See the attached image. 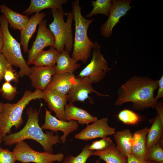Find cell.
<instances>
[{
	"instance_id": "f1b7e54d",
	"label": "cell",
	"mask_w": 163,
	"mask_h": 163,
	"mask_svg": "<svg viewBox=\"0 0 163 163\" xmlns=\"http://www.w3.org/2000/svg\"><path fill=\"white\" fill-rule=\"evenodd\" d=\"M147 160L163 163V137L148 149Z\"/></svg>"
},
{
	"instance_id": "83f0119b",
	"label": "cell",
	"mask_w": 163,
	"mask_h": 163,
	"mask_svg": "<svg viewBox=\"0 0 163 163\" xmlns=\"http://www.w3.org/2000/svg\"><path fill=\"white\" fill-rule=\"evenodd\" d=\"M117 117L119 120L123 123L131 125L138 124L143 118V116L131 110L127 109L121 111L117 115Z\"/></svg>"
},
{
	"instance_id": "603a6c76",
	"label": "cell",
	"mask_w": 163,
	"mask_h": 163,
	"mask_svg": "<svg viewBox=\"0 0 163 163\" xmlns=\"http://www.w3.org/2000/svg\"><path fill=\"white\" fill-rule=\"evenodd\" d=\"M152 124L149 129L146 137L147 150L156 144L163 137V121L157 113L156 116L149 120Z\"/></svg>"
},
{
	"instance_id": "60d3db41",
	"label": "cell",
	"mask_w": 163,
	"mask_h": 163,
	"mask_svg": "<svg viewBox=\"0 0 163 163\" xmlns=\"http://www.w3.org/2000/svg\"><path fill=\"white\" fill-rule=\"evenodd\" d=\"M3 137L2 136L1 133L0 131V144L2 143V141Z\"/></svg>"
},
{
	"instance_id": "8d00e7d4",
	"label": "cell",
	"mask_w": 163,
	"mask_h": 163,
	"mask_svg": "<svg viewBox=\"0 0 163 163\" xmlns=\"http://www.w3.org/2000/svg\"><path fill=\"white\" fill-rule=\"evenodd\" d=\"M150 161H142L139 160L130 155L127 156L128 163H149Z\"/></svg>"
},
{
	"instance_id": "74e56055",
	"label": "cell",
	"mask_w": 163,
	"mask_h": 163,
	"mask_svg": "<svg viewBox=\"0 0 163 163\" xmlns=\"http://www.w3.org/2000/svg\"><path fill=\"white\" fill-rule=\"evenodd\" d=\"M155 108L157 111V113L159 115L161 120L163 121V109L162 104L157 102Z\"/></svg>"
},
{
	"instance_id": "f35d334b",
	"label": "cell",
	"mask_w": 163,
	"mask_h": 163,
	"mask_svg": "<svg viewBox=\"0 0 163 163\" xmlns=\"http://www.w3.org/2000/svg\"><path fill=\"white\" fill-rule=\"evenodd\" d=\"M3 34L0 23V53H1L3 43Z\"/></svg>"
},
{
	"instance_id": "b9f144b4",
	"label": "cell",
	"mask_w": 163,
	"mask_h": 163,
	"mask_svg": "<svg viewBox=\"0 0 163 163\" xmlns=\"http://www.w3.org/2000/svg\"><path fill=\"white\" fill-rule=\"evenodd\" d=\"M149 163H160L158 162L155 161H150Z\"/></svg>"
},
{
	"instance_id": "277c9868",
	"label": "cell",
	"mask_w": 163,
	"mask_h": 163,
	"mask_svg": "<svg viewBox=\"0 0 163 163\" xmlns=\"http://www.w3.org/2000/svg\"><path fill=\"white\" fill-rule=\"evenodd\" d=\"M45 97L43 91L36 90L32 92L27 90L17 103H4L3 110L0 113V131L2 137L10 134L13 126L18 129L22 124L23 110L30 101L37 99H44Z\"/></svg>"
},
{
	"instance_id": "8992f818",
	"label": "cell",
	"mask_w": 163,
	"mask_h": 163,
	"mask_svg": "<svg viewBox=\"0 0 163 163\" xmlns=\"http://www.w3.org/2000/svg\"><path fill=\"white\" fill-rule=\"evenodd\" d=\"M0 23L3 34V43L1 51L6 59L13 66L20 69L19 77L28 76L30 67L24 59L21 51V44L12 36L8 29V24L3 15H0Z\"/></svg>"
},
{
	"instance_id": "ffe728a7",
	"label": "cell",
	"mask_w": 163,
	"mask_h": 163,
	"mask_svg": "<svg viewBox=\"0 0 163 163\" xmlns=\"http://www.w3.org/2000/svg\"><path fill=\"white\" fill-rule=\"evenodd\" d=\"M69 53L64 50L58 55L55 66L56 74H73L80 67V64L71 57Z\"/></svg>"
},
{
	"instance_id": "ba28073f",
	"label": "cell",
	"mask_w": 163,
	"mask_h": 163,
	"mask_svg": "<svg viewBox=\"0 0 163 163\" xmlns=\"http://www.w3.org/2000/svg\"><path fill=\"white\" fill-rule=\"evenodd\" d=\"M101 46L97 41L94 42L91 60L79 73L78 76L87 77L93 83L102 80L106 73L111 69L101 53Z\"/></svg>"
},
{
	"instance_id": "d590c367",
	"label": "cell",
	"mask_w": 163,
	"mask_h": 163,
	"mask_svg": "<svg viewBox=\"0 0 163 163\" xmlns=\"http://www.w3.org/2000/svg\"><path fill=\"white\" fill-rule=\"evenodd\" d=\"M158 91L156 96L155 97V100L156 102H158V100L163 97V76L162 75L160 79L158 80Z\"/></svg>"
},
{
	"instance_id": "2e32d148",
	"label": "cell",
	"mask_w": 163,
	"mask_h": 163,
	"mask_svg": "<svg viewBox=\"0 0 163 163\" xmlns=\"http://www.w3.org/2000/svg\"><path fill=\"white\" fill-rule=\"evenodd\" d=\"M148 130L146 127L133 134L130 155L142 161H147L146 142Z\"/></svg>"
},
{
	"instance_id": "8fae6325",
	"label": "cell",
	"mask_w": 163,
	"mask_h": 163,
	"mask_svg": "<svg viewBox=\"0 0 163 163\" xmlns=\"http://www.w3.org/2000/svg\"><path fill=\"white\" fill-rule=\"evenodd\" d=\"M107 117L103 118L93 122L80 132L76 134L75 138L83 141H89L97 138H104L113 135L115 132L114 128L108 124Z\"/></svg>"
},
{
	"instance_id": "3957f363",
	"label": "cell",
	"mask_w": 163,
	"mask_h": 163,
	"mask_svg": "<svg viewBox=\"0 0 163 163\" xmlns=\"http://www.w3.org/2000/svg\"><path fill=\"white\" fill-rule=\"evenodd\" d=\"M75 23V36L71 57L78 61L86 63L92 52L94 42L89 38L87 32L90 24L94 19H87L81 13L82 7L78 0L71 4Z\"/></svg>"
},
{
	"instance_id": "5bb4252c",
	"label": "cell",
	"mask_w": 163,
	"mask_h": 163,
	"mask_svg": "<svg viewBox=\"0 0 163 163\" xmlns=\"http://www.w3.org/2000/svg\"><path fill=\"white\" fill-rule=\"evenodd\" d=\"M56 74L55 66H33L30 67L28 75L32 86L36 90L43 91L50 83L52 76Z\"/></svg>"
},
{
	"instance_id": "7c38bea8",
	"label": "cell",
	"mask_w": 163,
	"mask_h": 163,
	"mask_svg": "<svg viewBox=\"0 0 163 163\" xmlns=\"http://www.w3.org/2000/svg\"><path fill=\"white\" fill-rule=\"evenodd\" d=\"M45 110V122L41 126V128L43 129L50 130L56 134L58 133L59 131H62L63 134L60 137V139L61 141L65 144L69 134L78 129V122L75 120L66 121L59 120L51 114V111L46 108Z\"/></svg>"
},
{
	"instance_id": "d4e9b609",
	"label": "cell",
	"mask_w": 163,
	"mask_h": 163,
	"mask_svg": "<svg viewBox=\"0 0 163 163\" xmlns=\"http://www.w3.org/2000/svg\"><path fill=\"white\" fill-rule=\"evenodd\" d=\"M113 135L118 149L127 158L131 153L133 133L127 129L117 131Z\"/></svg>"
},
{
	"instance_id": "7bdbcfd3",
	"label": "cell",
	"mask_w": 163,
	"mask_h": 163,
	"mask_svg": "<svg viewBox=\"0 0 163 163\" xmlns=\"http://www.w3.org/2000/svg\"><path fill=\"white\" fill-rule=\"evenodd\" d=\"M94 163H101V162L99 160H97Z\"/></svg>"
},
{
	"instance_id": "ab89813d",
	"label": "cell",
	"mask_w": 163,
	"mask_h": 163,
	"mask_svg": "<svg viewBox=\"0 0 163 163\" xmlns=\"http://www.w3.org/2000/svg\"><path fill=\"white\" fill-rule=\"evenodd\" d=\"M4 103L2 102H0V113L2 111L4 107Z\"/></svg>"
},
{
	"instance_id": "484cf974",
	"label": "cell",
	"mask_w": 163,
	"mask_h": 163,
	"mask_svg": "<svg viewBox=\"0 0 163 163\" xmlns=\"http://www.w3.org/2000/svg\"><path fill=\"white\" fill-rule=\"evenodd\" d=\"M47 50H42L35 56L32 62L37 66H55L57 58L60 52L53 47Z\"/></svg>"
},
{
	"instance_id": "6da1fadb",
	"label": "cell",
	"mask_w": 163,
	"mask_h": 163,
	"mask_svg": "<svg viewBox=\"0 0 163 163\" xmlns=\"http://www.w3.org/2000/svg\"><path fill=\"white\" fill-rule=\"evenodd\" d=\"M158 87V80L147 76H134L119 88L114 104L119 106L130 102L133 108L138 110L155 108L157 102L155 101L154 93Z\"/></svg>"
},
{
	"instance_id": "cb8c5ba5",
	"label": "cell",
	"mask_w": 163,
	"mask_h": 163,
	"mask_svg": "<svg viewBox=\"0 0 163 163\" xmlns=\"http://www.w3.org/2000/svg\"><path fill=\"white\" fill-rule=\"evenodd\" d=\"M92 155L99 156L105 163H128L127 158L120 152L114 144L103 151H94Z\"/></svg>"
},
{
	"instance_id": "7402d4cb",
	"label": "cell",
	"mask_w": 163,
	"mask_h": 163,
	"mask_svg": "<svg viewBox=\"0 0 163 163\" xmlns=\"http://www.w3.org/2000/svg\"><path fill=\"white\" fill-rule=\"evenodd\" d=\"M68 0H31L28 7L23 11L27 15L34 13H40L42 10L47 9L63 10L62 6Z\"/></svg>"
},
{
	"instance_id": "e0dca14e",
	"label": "cell",
	"mask_w": 163,
	"mask_h": 163,
	"mask_svg": "<svg viewBox=\"0 0 163 163\" xmlns=\"http://www.w3.org/2000/svg\"><path fill=\"white\" fill-rule=\"evenodd\" d=\"M77 81V77L74 74H55L45 89L55 90L67 95Z\"/></svg>"
},
{
	"instance_id": "30bf717a",
	"label": "cell",
	"mask_w": 163,
	"mask_h": 163,
	"mask_svg": "<svg viewBox=\"0 0 163 163\" xmlns=\"http://www.w3.org/2000/svg\"><path fill=\"white\" fill-rule=\"evenodd\" d=\"M46 24L47 20L43 19L39 25L35 40L27 52V63L28 65L32 64L36 55L44 48L48 46L54 47L55 38L52 32L47 27Z\"/></svg>"
},
{
	"instance_id": "d6a6232c",
	"label": "cell",
	"mask_w": 163,
	"mask_h": 163,
	"mask_svg": "<svg viewBox=\"0 0 163 163\" xmlns=\"http://www.w3.org/2000/svg\"><path fill=\"white\" fill-rule=\"evenodd\" d=\"M16 161V156L13 152L0 146V163H15Z\"/></svg>"
},
{
	"instance_id": "d6986e66",
	"label": "cell",
	"mask_w": 163,
	"mask_h": 163,
	"mask_svg": "<svg viewBox=\"0 0 163 163\" xmlns=\"http://www.w3.org/2000/svg\"><path fill=\"white\" fill-rule=\"evenodd\" d=\"M64 118L66 121L75 120L81 125H87L98 120L97 117L93 116L87 110L71 104L65 106Z\"/></svg>"
},
{
	"instance_id": "7a4b0ae2",
	"label": "cell",
	"mask_w": 163,
	"mask_h": 163,
	"mask_svg": "<svg viewBox=\"0 0 163 163\" xmlns=\"http://www.w3.org/2000/svg\"><path fill=\"white\" fill-rule=\"evenodd\" d=\"M26 113L27 121L24 126L19 131L10 133L2 138L6 145H12L17 143L26 139L34 140L43 147L44 152L52 153L53 145L61 143L58 133L54 135L52 131L44 133L39 124V113L32 107L27 109Z\"/></svg>"
},
{
	"instance_id": "44dd1931",
	"label": "cell",
	"mask_w": 163,
	"mask_h": 163,
	"mask_svg": "<svg viewBox=\"0 0 163 163\" xmlns=\"http://www.w3.org/2000/svg\"><path fill=\"white\" fill-rule=\"evenodd\" d=\"M0 10L10 27L14 30H18L20 31L29 19L28 15L16 12L4 4L0 5Z\"/></svg>"
},
{
	"instance_id": "e575fe53",
	"label": "cell",
	"mask_w": 163,
	"mask_h": 163,
	"mask_svg": "<svg viewBox=\"0 0 163 163\" xmlns=\"http://www.w3.org/2000/svg\"><path fill=\"white\" fill-rule=\"evenodd\" d=\"M11 66H12L6 59L3 54L0 53V83L4 78L5 71Z\"/></svg>"
},
{
	"instance_id": "52a82bcc",
	"label": "cell",
	"mask_w": 163,
	"mask_h": 163,
	"mask_svg": "<svg viewBox=\"0 0 163 163\" xmlns=\"http://www.w3.org/2000/svg\"><path fill=\"white\" fill-rule=\"evenodd\" d=\"M13 152L15 155L16 161L22 163H53L56 161L61 162L65 156L61 152L54 154L36 151L24 141L16 143Z\"/></svg>"
},
{
	"instance_id": "5b68a950",
	"label": "cell",
	"mask_w": 163,
	"mask_h": 163,
	"mask_svg": "<svg viewBox=\"0 0 163 163\" xmlns=\"http://www.w3.org/2000/svg\"><path fill=\"white\" fill-rule=\"evenodd\" d=\"M53 20L49 26L55 40L54 47L61 52L65 50L70 52L73 49V40L72 30L74 16L72 12L66 13L67 19L64 21L63 10L51 9Z\"/></svg>"
},
{
	"instance_id": "ac0fdd59",
	"label": "cell",
	"mask_w": 163,
	"mask_h": 163,
	"mask_svg": "<svg viewBox=\"0 0 163 163\" xmlns=\"http://www.w3.org/2000/svg\"><path fill=\"white\" fill-rule=\"evenodd\" d=\"M46 14L43 12L35 13L29 19L25 27L20 31L21 45L25 53L28 52L29 41L39 25Z\"/></svg>"
},
{
	"instance_id": "836d02e7",
	"label": "cell",
	"mask_w": 163,
	"mask_h": 163,
	"mask_svg": "<svg viewBox=\"0 0 163 163\" xmlns=\"http://www.w3.org/2000/svg\"><path fill=\"white\" fill-rule=\"evenodd\" d=\"M19 76L18 73L14 69L13 66H11L5 71L4 78L6 82H9L13 81L15 83L18 84L19 82Z\"/></svg>"
},
{
	"instance_id": "9a60e30c",
	"label": "cell",
	"mask_w": 163,
	"mask_h": 163,
	"mask_svg": "<svg viewBox=\"0 0 163 163\" xmlns=\"http://www.w3.org/2000/svg\"><path fill=\"white\" fill-rule=\"evenodd\" d=\"M43 91L45 95L44 100L49 109L55 113L58 119L66 121L64 111L67 104V95L51 90L45 89Z\"/></svg>"
},
{
	"instance_id": "9c48e42d",
	"label": "cell",
	"mask_w": 163,
	"mask_h": 163,
	"mask_svg": "<svg viewBox=\"0 0 163 163\" xmlns=\"http://www.w3.org/2000/svg\"><path fill=\"white\" fill-rule=\"evenodd\" d=\"M112 2L108 18L100 28L101 35L105 38L111 36L113 28L119 22L120 18L133 7L130 5L132 2L130 0H113Z\"/></svg>"
},
{
	"instance_id": "1f68e13d",
	"label": "cell",
	"mask_w": 163,
	"mask_h": 163,
	"mask_svg": "<svg viewBox=\"0 0 163 163\" xmlns=\"http://www.w3.org/2000/svg\"><path fill=\"white\" fill-rule=\"evenodd\" d=\"M114 144L111 138L107 137L102 138L100 140L93 141L91 144L89 145L88 149L93 151H102Z\"/></svg>"
},
{
	"instance_id": "4316f807",
	"label": "cell",
	"mask_w": 163,
	"mask_h": 163,
	"mask_svg": "<svg viewBox=\"0 0 163 163\" xmlns=\"http://www.w3.org/2000/svg\"><path fill=\"white\" fill-rule=\"evenodd\" d=\"M91 5L93 8L90 12L86 15V18H90L98 14H102L108 16L112 5V0H93L91 2Z\"/></svg>"
},
{
	"instance_id": "4fadbf2b",
	"label": "cell",
	"mask_w": 163,
	"mask_h": 163,
	"mask_svg": "<svg viewBox=\"0 0 163 163\" xmlns=\"http://www.w3.org/2000/svg\"><path fill=\"white\" fill-rule=\"evenodd\" d=\"M76 83L73 86L67 95V102L70 104L76 101L84 102L87 99L94 103L89 94L92 93L96 94L99 97H109L108 95L101 93L94 89L92 86V83L86 77H80L77 76Z\"/></svg>"
},
{
	"instance_id": "f546056e",
	"label": "cell",
	"mask_w": 163,
	"mask_h": 163,
	"mask_svg": "<svg viewBox=\"0 0 163 163\" xmlns=\"http://www.w3.org/2000/svg\"><path fill=\"white\" fill-rule=\"evenodd\" d=\"M89 144H86L81 153L76 156H67L64 158L62 163H86L88 158L92 156L94 151L89 149Z\"/></svg>"
},
{
	"instance_id": "4dcf8cb0",
	"label": "cell",
	"mask_w": 163,
	"mask_h": 163,
	"mask_svg": "<svg viewBox=\"0 0 163 163\" xmlns=\"http://www.w3.org/2000/svg\"><path fill=\"white\" fill-rule=\"evenodd\" d=\"M17 87L12 85L9 82L4 83L0 88V93L2 97L9 101H12L18 93Z\"/></svg>"
}]
</instances>
